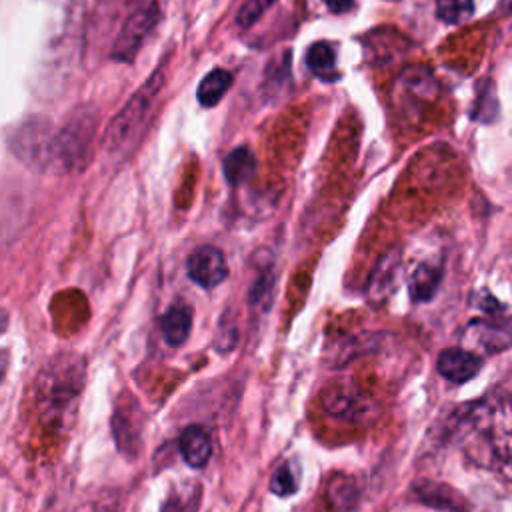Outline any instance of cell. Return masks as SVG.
I'll return each instance as SVG.
<instances>
[{
	"instance_id": "cell-1",
	"label": "cell",
	"mask_w": 512,
	"mask_h": 512,
	"mask_svg": "<svg viewBox=\"0 0 512 512\" xmlns=\"http://www.w3.org/2000/svg\"><path fill=\"white\" fill-rule=\"evenodd\" d=\"M84 388V362L76 354H58L38 372L34 408L40 424L62 430L70 424Z\"/></svg>"
},
{
	"instance_id": "cell-2",
	"label": "cell",
	"mask_w": 512,
	"mask_h": 512,
	"mask_svg": "<svg viewBox=\"0 0 512 512\" xmlns=\"http://www.w3.org/2000/svg\"><path fill=\"white\" fill-rule=\"evenodd\" d=\"M466 426L464 430V444L466 452L472 454V458L478 464H484L486 458H498L502 460L504 466H508V452H510V430H508V402L506 398L502 404H490V406H476L470 410L462 422Z\"/></svg>"
},
{
	"instance_id": "cell-3",
	"label": "cell",
	"mask_w": 512,
	"mask_h": 512,
	"mask_svg": "<svg viewBox=\"0 0 512 512\" xmlns=\"http://www.w3.org/2000/svg\"><path fill=\"white\" fill-rule=\"evenodd\" d=\"M98 108L94 104L76 106L62 128L56 132V164L62 172H82L92 156L96 128H98Z\"/></svg>"
},
{
	"instance_id": "cell-4",
	"label": "cell",
	"mask_w": 512,
	"mask_h": 512,
	"mask_svg": "<svg viewBox=\"0 0 512 512\" xmlns=\"http://www.w3.org/2000/svg\"><path fill=\"white\" fill-rule=\"evenodd\" d=\"M8 148L16 160L34 172L56 170V130L44 116H28L8 136Z\"/></svg>"
},
{
	"instance_id": "cell-5",
	"label": "cell",
	"mask_w": 512,
	"mask_h": 512,
	"mask_svg": "<svg viewBox=\"0 0 512 512\" xmlns=\"http://www.w3.org/2000/svg\"><path fill=\"white\" fill-rule=\"evenodd\" d=\"M162 84H164V72H162V68H156L152 72V76L130 96V100L122 106V110L112 118L110 126L106 128V134H104L106 150L116 152L130 142V138L140 130Z\"/></svg>"
},
{
	"instance_id": "cell-6",
	"label": "cell",
	"mask_w": 512,
	"mask_h": 512,
	"mask_svg": "<svg viewBox=\"0 0 512 512\" xmlns=\"http://www.w3.org/2000/svg\"><path fill=\"white\" fill-rule=\"evenodd\" d=\"M158 20H160L158 0L142 2L136 10H132L116 36V42L112 46V58L130 64L138 54L140 44L144 42L148 32L158 24Z\"/></svg>"
},
{
	"instance_id": "cell-7",
	"label": "cell",
	"mask_w": 512,
	"mask_h": 512,
	"mask_svg": "<svg viewBox=\"0 0 512 512\" xmlns=\"http://www.w3.org/2000/svg\"><path fill=\"white\" fill-rule=\"evenodd\" d=\"M322 406L330 416L348 422L366 420L376 408L374 402L362 390L342 384H334L322 394Z\"/></svg>"
},
{
	"instance_id": "cell-8",
	"label": "cell",
	"mask_w": 512,
	"mask_h": 512,
	"mask_svg": "<svg viewBox=\"0 0 512 512\" xmlns=\"http://www.w3.org/2000/svg\"><path fill=\"white\" fill-rule=\"evenodd\" d=\"M186 272L192 282L202 288H214L222 284L228 276V266L224 254L214 246L196 248L186 262Z\"/></svg>"
},
{
	"instance_id": "cell-9",
	"label": "cell",
	"mask_w": 512,
	"mask_h": 512,
	"mask_svg": "<svg viewBox=\"0 0 512 512\" xmlns=\"http://www.w3.org/2000/svg\"><path fill=\"white\" fill-rule=\"evenodd\" d=\"M26 218V192L16 182L0 186V248L14 242Z\"/></svg>"
},
{
	"instance_id": "cell-10",
	"label": "cell",
	"mask_w": 512,
	"mask_h": 512,
	"mask_svg": "<svg viewBox=\"0 0 512 512\" xmlns=\"http://www.w3.org/2000/svg\"><path fill=\"white\" fill-rule=\"evenodd\" d=\"M438 372L454 382V384H464L468 380H472L480 368H482V360L478 354L464 350V348H446L440 352L438 356Z\"/></svg>"
},
{
	"instance_id": "cell-11",
	"label": "cell",
	"mask_w": 512,
	"mask_h": 512,
	"mask_svg": "<svg viewBox=\"0 0 512 512\" xmlns=\"http://www.w3.org/2000/svg\"><path fill=\"white\" fill-rule=\"evenodd\" d=\"M178 448H180V454H182V458L188 466L202 468L210 460L212 440H210V434L200 424H192V426L182 430L180 440H178Z\"/></svg>"
},
{
	"instance_id": "cell-12",
	"label": "cell",
	"mask_w": 512,
	"mask_h": 512,
	"mask_svg": "<svg viewBox=\"0 0 512 512\" xmlns=\"http://www.w3.org/2000/svg\"><path fill=\"white\" fill-rule=\"evenodd\" d=\"M160 330L170 346H182L192 330V310L184 302L168 306L160 318Z\"/></svg>"
},
{
	"instance_id": "cell-13",
	"label": "cell",
	"mask_w": 512,
	"mask_h": 512,
	"mask_svg": "<svg viewBox=\"0 0 512 512\" xmlns=\"http://www.w3.org/2000/svg\"><path fill=\"white\" fill-rule=\"evenodd\" d=\"M398 268H400V256L396 250L382 256V260L378 262V266L370 278V284H368V298L372 302H382L384 298H388V294L392 292V288L396 284Z\"/></svg>"
},
{
	"instance_id": "cell-14",
	"label": "cell",
	"mask_w": 512,
	"mask_h": 512,
	"mask_svg": "<svg viewBox=\"0 0 512 512\" xmlns=\"http://www.w3.org/2000/svg\"><path fill=\"white\" fill-rule=\"evenodd\" d=\"M256 170V158L246 146H238L222 160V172L230 186H240L252 178Z\"/></svg>"
},
{
	"instance_id": "cell-15",
	"label": "cell",
	"mask_w": 512,
	"mask_h": 512,
	"mask_svg": "<svg viewBox=\"0 0 512 512\" xmlns=\"http://www.w3.org/2000/svg\"><path fill=\"white\" fill-rule=\"evenodd\" d=\"M442 280V268L432 264H418L408 280V292L414 302L430 300Z\"/></svg>"
},
{
	"instance_id": "cell-16",
	"label": "cell",
	"mask_w": 512,
	"mask_h": 512,
	"mask_svg": "<svg viewBox=\"0 0 512 512\" xmlns=\"http://www.w3.org/2000/svg\"><path fill=\"white\" fill-rule=\"evenodd\" d=\"M306 64L310 68V72L324 80V82H332L338 78L336 72V50L330 42H314L310 44L308 52H306Z\"/></svg>"
},
{
	"instance_id": "cell-17",
	"label": "cell",
	"mask_w": 512,
	"mask_h": 512,
	"mask_svg": "<svg viewBox=\"0 0 512 512\" xmlns=\"http://www.w3.org/2000/svg\"><path fill=\"white\" fill-rule=\"evenodd\" d=\"M230 86H232V74L224 68H214L200 80L196 98L202 106L212 108L224 98V94L230 90Z\"/></svg>"
},
{
	"instance_id": "cell-18",
	"label": "cell",
	"mask_w": 512,
	"mask_h": 512,
	"mask_svg": "<svg viewBox=\"0 0 512 512\" xmlns=\"http://www.w3.org/2000/svg\"><path fill=\"white\" fill-rule=\"evenodd\" d=\"M298 468L294 462H282L270 476V492L276 496H290L298 490Z\"/></svg>"
},
{
	"instance_id": "cell-19",
	"label": "cell",
	"mask_w": 512,
	"mask_h": 512,
	"mask_svg": "<svg viewBox=\"0 0 512 512\" xmlns=\"http://www.w3.org/2000/svg\"><path fill=\"white\" fill-rule=\"evenodd\" d=\"M474 14V0H436V16L444 24H462Z\"/></svg>"
},
{
	"instance_id": "cell-20",
	"label": "cell",
	"mask_w": 512,
	"mask_h": 512,
	"mask_svg": "<svg viewBox=\"0 0 512 512\" xmlns=\"http://www.w3.org/2000/svg\"><path fill=\"white\" fill-rule=\"evenodd\" d=\"M276 0H246L238 14H236V24L240 28H250Z\"/></svg>"
},
{
	"instance_id": "cell-21",
	"label": "cell",
	"mask_w": 512,
	"mask_h": 512,
	"mask_svg": "<svg viewBox=\"0 0 512 512\" xmlns=\"http://www.w3.org/2000/svg\"><path fill=\"white\" fill-rule=\"evenodd\" d=\"M324 2L332 14H346L354 4V0H324Z\"/></svg>"
},
{
	"instance_id": "cell-22",
	"label": "cell",
	"mask_w": 512,
	"mask_h": 512,
	"mask_svg": "<svg viewBox=\"0 0 512 512\" xmlns=\"http://www.w3.org/2000/svg\"><path fill=\"white\" fill-rule=\"evenodd\" d=\"M160 512H184V510H182V504L178 498H168Z\"/></svg>"
},
{
	"instance_id": "cell-23",
	"label": "cell",
	"mask_w": 512,
	"mask_h": 512,
	"mask_svg": "<svg viewBox=\"0 0 512 512\" xmlns=\"http://www.w3.org/2000/svg\"><path fill=\"white\" fill-rule=\"evenodd\" d=\"M6 372H8V352L0 348V382L4 380Z\"/></svg>"
},
{
	"instance_id": "cell-24",
	"label": "cell",
	"mask_w": 512,
	"mask_h": 512,
	"mask_svg": "<svg viewBox=\"0 0 512 512\" xmlns=\"http://www.w3.org/2000/svg\"><path fill=\"white\" fill-rule=\"evenodd\" d=\"M8 320H10V316H8V310L0 306V336L6 332V328H8Z\"/></svg>"
}]
</instances>
